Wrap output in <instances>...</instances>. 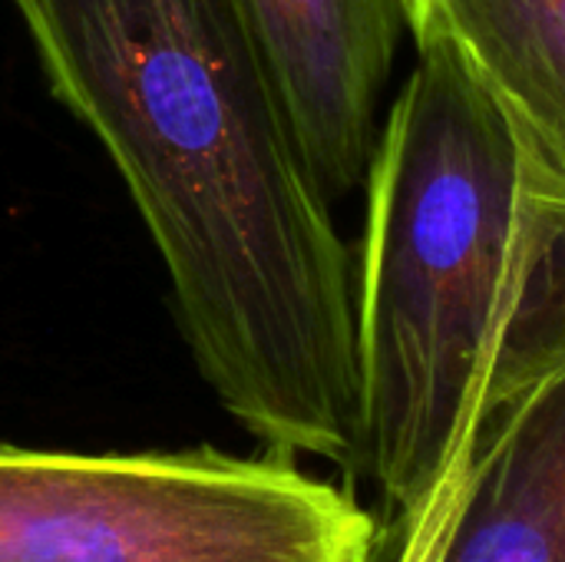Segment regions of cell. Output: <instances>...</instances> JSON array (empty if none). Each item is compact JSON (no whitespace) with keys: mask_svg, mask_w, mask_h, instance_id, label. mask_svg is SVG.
Instances as JSON below:
<instances>
[{"mask_svg":"<svg viewBox=\"0 0 565 562\" xmlns=\"http://www.w3.org/2000/svg\"><path fill=\"white\" fill-rule=\"evenodd\" d=\"M437 562H565V348L487 421Z\"/></svg>","mask_w":565,"mask_h":562,"instance_id":"cell-5","label":"cell"},{"mask_svg":"<svg viewBox=\"0 0 565 562\" xmlns=\"http://www.w3.org/2000/svg\"><path fill=\"white\" fill-rule=\"evenodd\" d=\"M7 3L116 166L228 417L364 477L351 255L242 0Z\"/></svg>","mask_w":565,"mask_h":562,"instance_id":"cell-1","label":"cell"},{"mask_svg":"<svg viewBox=\"0 0 565 562\" xmlns=\"http://www.w3.org/2000/svg\"><path fill=\"white\" fill-rule=\"evenodd\" d=\"M477 444L460 447L450 464L444 467V474L430 484V490L424 494V500L417 507H411L401 520V543H397V560L394 562H437L440 550L454 530L463 490H467V477H470V464H473Z\"/></svg>","mask_w":565,"mask_h":562,"instance_id":"cell-7","label":"cell"},{"mask_svg":"<svg viewBox=\"0 0 565 562\" xmlns=\"http://www.w3.org/2000/svg\"><path fill=\"white\" fill-rule=\"evenodd\" d=\"M358 500L265 450L0 444V562H374Z\"/></svg>","mask_w":565,"mask_h":562,"instance_id":"cell-3","label":"cell"},{"mask_svg":"<svg viewBox=\"0 0 565 562\" xmlns=\"http://www.w3.org/2000/svg\"><path fill=\"white\" fill-rule=\"evenodd\" d=\"M367 166L354 272L364 477L401 520L565 348V209L457 53L414 40Z\"/></svg>","mask_w":565,"mask_h":562,"instance_id":"cell-2","label":"cell"},{"mask_svg":"<svg viewBox=\"0 0 565 562\" xmlns=\"http://www.w3.org/2000/svg\"><path fill=\"white\" fill-rule=\"evenodd\" d=\"M407 30L457 53L507 119L533 192L565 209V0H407Z\"/></svg>","mask_w":565,"mask_h":562,"instance_id":"cell-6","label":"cell"},{"mask_svg":"<svg viewBox=\"0 0 565 562\" xmlns=\"http://www.w3.org/2000/svg\"><path fill=\"white\" fill-rule=\"evenodd\" d=\"M301 152L328 195L364 185L407 0H242Z\"/></svg>","mask_w":565,"mask_h":562,"instance_id":"cell-4","label":"cell"}]
</instances>
